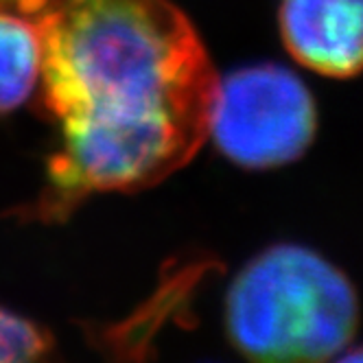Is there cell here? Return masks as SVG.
<instances>
[{
	"mask_svg": "<svg viewBox=\"0 0 363 363\" xmlns=\"http://www.w3.org/2000/svg\"><path fill=\"white\" fill-rule=\"evenodd\" d=\"M40 38L35 24L0 11V114L22 106L40 79Z\"/></svg>",
	"mask_w": 363,
	"mask_h": 363,
	"instance_id": "cell-5",
	"label": "cell"
},
{
	"mask_svg": "<svg viewBox=\"0 0 363 363\" xmlns=\"http://www.w3.org/2000/svg\"><path fill=\"white\" fill-rule=\"evenodd\" d=\"M50 350V337L33 322L0 308V363L33 361Z\"/></svg>",
	"mask_w": 363,
	"mask_h": 363,
	"instance_id": "cell-6",
	"label": "cell"
},
{
	"mask_svg": "<svg viewBox=\"0 0 363 363\" xmlns=\"http://www.w3.org/2000/svg\"><path fill=\"white\" fill-rule=\"evenodd\" d=\"M44 0H0V11H18V13H27L33 16Z\"/></svg>",
	"mask_w": 363,
	"mask_h": 363,
	"instance_id": "cell-7",
	"label": "cell"
},
{
	"mask_svg": "<svg viewBox=\"0 0 363 363\" xmlns=\"http://www.w3.org/2000/svg\"><path fill=\"white\" fill-rule=\"evenodd\" d=\"M363 0H282L280 33L289 53L326 77L357 74L361 66Z\"/></svg>",
	"mask_w": 363,
	"mask_h": 363,
	"instance_id": "cell-4",
	"label": "cell"
},
{
	"mask_svg": "<svg viewBox=\"0 0 363 363\" xmlns=\"http://www.w3.org/2000/svg\"><path fill=\"white\" fill-rule=\"evenodd\" d=\"M315 127V101L287 68L247 66L217 84L208 136L243 169H272L300 158Z\"/></svg>",
	"mask_w": 363,
	"mask_h": 363,
	"instance_id": "cell-3",
	"label": "cell"
},
{
	"mask_svg": "<svg viewBox=\"0 0 363 363\" xmlns=\"http://www.w3.org/2000/svg\"><path fill=\"white\" fill-rule=\"evenodd\" d=\"M357 318L344 272L291 243L252 258L225 300L230 340L256 361H324L352 342Z\"/></svg>",
	"mask_w": 363,
	"mask_h": 363,
	"instance_id": "cell-2",
	"label": "cell"
},
{
	"mask_svg": "<svg viewBox=\"0 0 363 363\" xmlns=\"http://www.w3.org/2000/svg\"><path fill=\"white\" fill-rule=\"evenodd\" d=\"M33 18L42 101L62 134L44 217L155 186L199 151L219 79L171 0H44Z\"/></svg>",
	"mask_w": 363,
	"mask_h": 363,
	"instance_id": "cell-1",
	"label": "cell"
}]
</instances>
